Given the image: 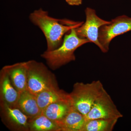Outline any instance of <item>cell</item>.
<instances>
[{
    "label": "cell",
    "instance_id": "1",
    "mask_svg": "<svg viewBox=\"0 0 131 131\" xmlns=\"http://www.w3.org/2000/svg\"><path fill=\"white\" fill-rule=\"evenodd\" d=\"M31 21L43 32L47 43V51L53 50L62 43L63 37L73 28L81 26L83 21H75L67 19H58L49 16L42 8L35 10L29 16Z\"/></svg>",
    "mask_w": 131,
    "mask_h": 131
},
{
    "label": "cell",
    "instance_id": "2",
    "mask_svg": "<svg viewBox=\"0 0 131 131\" xmlns=\"http://www.w3.org/2000/svg\"><path fill=\"white\" fill-rule=\"evenodd\" d=\"M90 42L86 39L78 35L76 28H73L65 34L62 44L53 50H46L41 55L52 70H56L71 61L75 60V51L83 45Z\"/></svg>",
    "mask_w": 131,
    "mask_h": 131
},
{
    "label": "cell",
    "instance_id": "3",
    "mask_svg": "<svg viewBox=\"0 0 131 131\" xmlns=\"http://www.w3.org/2000/svg\"><path fill=\"white\" fill-rule=\"evenodd\" d=\"M104 89L103 84L99 80L89 83H75L70 93L72 106L85 116Z\"/></svg>",
    "mask_w": 131,
    "mask_h": 131
},
{
    "label": "cell",
    "instance_id": "4",
    "mask_svg": "<svg viewBox=\"0 0 131 131\" xmlns=\"http://www.w3.org/2000/svg\"><path fill=\"white\" fill-rule=\"evenodd\" d=\"M27 90L35 96L42 91L58 88L56 77L42 62L34 60L27 62Z\"/></svg>",
    "mask_w": 131,
    "mask_h": 131
},
{
    "label": "cell",
    "instance_id": "5",
    "mask_svg": "<svg viewBox=\"0 0 131 131\" xmlns=\"http://www.w3.org/2000/svg\"><path fill=\"white\" fill-rule=\"evenodd\" d=\"M86 20L81 26L76 28L78 35L93 43L104 53L107 52L99 40V30L101 27L110 24L111 21L104 20L98 17L94 9L87 7L85 10Z\"/></svg>",
    "mask_w": 131,
    "mask_h": 131
},
{
    "label": "cell",
    "instance_id": "6",
    "mask_svg": "<svg viewBox=\"0 0 131 131\" xmlns=\"http://www.w3.org/2000/svg\"><path fill=\"white\" fill-rule=\"evenodd\" d=\"M86 121L96 119H115L123 117L105 90L98 96L88 113L85 115Z\"/></svg>",
    "mask_w": 131,
    "mask_h": 131
},
{
    "label": "cell",
    "instance_id": "7",
    "mask_svg": "<svg viewBox=\"0 0 131 131\" xmlns=\"http://www.w3.org/2000/svg\"><path fill=\"white\" fill-rule=\"evenodd\" d=\"M108 25L101 27L99 40L107 52L111 41L115 37L131 31V18L125 15L113 19Z\"/></svg>",
    "mask_w": 131,
    "mask_h": 131
},
{
    "label": "cell",
    "instance_id": "8",
    "mask_svg": "<svg viewBox=\"0 0 131 131\" xmlns=\"http://www.w3.org/2000/svg\"><path fill=\"white\" fill-rule=\"evenodd\" d=\"M2 121L9 130L15 131H29L30 118L19 108L0 102Z\"/></svg>",
    "mask_w": 131,
    "mask_h": 131
},
{
    "label": "cell",
    "instance_id": "9",
    "mask_svg": "<svg viewBox=\"0 0 131 131\" xmlns=\"http://www.w3.org/2000/svg\"><path fill=\"white\" fill-rule=\"evenodd\" d=\"M3 68L7 73L12 84L19 93L20 94L27 90V62L5 66Z\"/></svg>",
    "mask_w": 131,
    "mask_h": 131
},
{
    "label": "cell",
    "instance_id": "10",
    "mask_svg": "<svg viewBox=\"0 0 131 131\" xmlns=\"http://www.w3.org/2000/svg\"><path fill=\"white\" fill-rule=\"evenodd\" d=\"M19 95L12 84L7 73L2 68L0 71V102L16 107Z\"/></svg>",
    "mask_w": 131,
    "mask_h": 131
},
{
    "label": "cell",
    "instance_id": "11",
    "mask_svg": "<svg viewBox=\"0 0 131 131\" xmlns=\"http://www.w3.org/2000/svg\"><path fill=\"white\" fill-rule=\"evenodd\" d=\"M39 106L42 110L52 103L62 101H71L70 93L59 88L45 90L36 96Z\"/></svg>",
    "mask_w": 131,
    "mask_h": 131
},
{
    "label": "cell",
    "instance_id": "12",
    "mask_svg": "<svg viewBox=\"0 0 131 131\" xmlns=\"http://www.w3.org/2000/svg\"><path fill=\"white\" fill-rule=\"evenodd\" d=\"M16 107L29 118H33L42 113V110L38 105L36 96L27 90L20 94Z\"/></svg>",
    "mask_w": 131,
    "mask_h": 131
},
{
    "label": "cell",
    "instance_id": "13",
    "mask_svg": "<svg viewBox=\"0 0 131 131\" xmlns=\"http://www.w3.org/2000/svg\"><path fill=\"white\" fill-rule=\"evenodd\" d=\"M86 121L84 115L72 106L63 119L57 124L61 131H81Z\"/></svg>",
    "mask_w": 131,
    "mask_h": 131
},
{
    "label": "cell",
    "instance_id": "14",
    "mask_svg": "<svg viewBox=\"0 0 131 131\" xmlns=\"http://www.w3.org/2000/svg\"><path fill=\"white\" fill-rule=\"evenodd\" d=\"M72 106L71 101H62L52 103L45 108L42 114L57 123L65 117Z\"/></svg>",
    "mask_w": 131,
    "mask_h": 131
},
{
    "label": "cell",
    "instance_id": "15",
    "mask_svg": "<svg viewBox=\"0 0 131 131\" xmlns=\"http://www.w3.org/2000/svg\"><path fill=\"white\" fill-rule=\"evenodd\" d=\"M29 131H61L56 122L47 118L43 114L29 120Z\"/></svg>",
    "mask_w": 131,
    "mask_h": 131
},
{
    "label": "cell",
    "instance_id": "16",
    "mask_svg": "<svg viewBox=\"0 0 131 131\" xmlns=\"http://www.w3.org/2000/svg\"><path fill=\"white\" fill-rule=\"evenodd\" d=\"M118 119H96L86 121L81 131H112Z\"/></svg>",
    "mask_w": 131,
    "mask_h": 131
},
{
    "label": "cell",
    "instance_id": "17",
    "mask_svg": "<svg viewBox=\"0 0 131 131\" xmlns=\"http://www.w3.org/2000/svg\"><path fill=\"white\" fill-rule=\"evenodd\" d=\"M66 2L71 6H79L82 4V0H65Z\"/></svg>",
    "mask_w": 131,
    "mask_h": 131
}]
</instances>
